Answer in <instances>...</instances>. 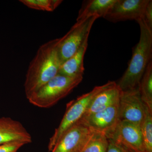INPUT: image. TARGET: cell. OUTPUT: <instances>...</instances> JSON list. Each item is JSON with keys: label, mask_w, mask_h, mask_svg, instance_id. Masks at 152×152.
<instances>
[{"label": "cell", "mask_w": 152, "mask_h": 152, "mask_svg": "<svg viewBox=\"0 0 152 152\" xmlns=\"http://www.w3.org/2000/svg\"><path fill=\"white\" fill-rule=\"evenodd\" d=\"M116 0H88L84 1L79 10L76 21L90 17L104 18Z\"/></svg>", "instance_id": "obj_14"}, {"label": "cell", "mask_w": 152, "mask_h": 152, "mask_svg": "<svg viewBox=\"0 0 152 152\" xmlns=\"http://www.w3.org/2000/svg\"><path fill=\"white\" fill-rule=\"evenodd\" d=\"M83 76L70 77L58 74L27 98L33 105L48 108L66 96L82 81Z\"/></svg>", "instance_id": "obj_3"}, {"label": "cell", "mask_w": 152, "mask_h": 152, "mask_svg": "<svg viewBox=\"0 0 152 152\" xmlns=\"http://www.w3.org/2000/svg\"><path fill=\"white\" fill-rule=\"evenodd\" d=\"M121 92V90L117 86L116 83L114 82L111 85L95 96L83 118L101 111L118 102Z\"/></svg>", "instance_id": "obj_12"}, {"label": "cell", "mask_w": 152, "mask_h": 152, "mask_svg": "<svg viewBox=\"0 0 152 152\" xmlns=\"http://www.w3.org/2000/svg\"><path fill=\"white\" fill-rule=\"evenodd\" d=\"M140 129L145 151L152 152V112L146 105Z\"/></svg>", "instance_id": "obj_17"}, {"label": "cell", "mask_w": 152, "mask_h": 152, "mask_svg": "<svg viewBox=\"0 0 152 152\" xmlns=\"http://www.w3.org/2000/svg\"><path fill=\"white\" fill-rule=\"evenodd\" d=\"M114 82L109 81L102 86L95 87L89 92L82 95L67 104L65 113L59 126L55 130L54 133L50 139L48 146L49 152L51 151L63 135L81 119L95 96L111 85Z\"/></svg>", "instance_id": "obj_4"}, {"label": "cell", "mask_w": 152, "mask_h": 152, "mask_svg": "<svg viewBox=\"0 0 152 152\" xmlns=\"http://www.w3.org/2000/svg\"><path fill=\"white\" fill-rule=\"evenodd\" d=\"M135 152H145L140 127L124 121H120L115 130L107 137Z\"/></svg>", "instance_id": "obj_9"}, {"label": "cell", "mask_w": 152, "mask_h": 152, "mask_svg": "<svg viewBox=\"0 0 152 152\" xmlns=\"http://www.w3.org/2000/svg\"></svg>", "instance_id": "obj_22"}, {"label": "cell", "mask_w": 152, "mask_h": 152, "mask_svg": "<svg viewBox=\"0 0 152 152\" xmlns=\"http://www.w3.org/2000/svg\"><path fill=\"white\" fill-rule=\"evenodd\" d=\"M94 131L81 120L61 137L51 152H80Z\"/></svg>", "instance_id": "obj_7"}, {"label": "cell", "mask_w": 152, "mask_h": 152, "mask_svg": "<svg viewBox=\"0 0 152 152\" xmlns=\"http://www.w3.org/2000/svg\"><path fill=\"white\" fill-rule=\"evenodd\" d=\"M22 142H15L0 145V152H17L24 145Z\"/></svg>", "instance_id": "obj_19"}, {"label": "cell", "mask_w": 152, "mask_h": 152, "mask_svg": "<svg viewBox=\"0 0 152 152\" xmlns=\"http://www.w3.org/2000/svg\"><path fill=\"white\" fill-rule=\"evenodd\" d=\"M60 38L53 39L39 47L30 63L24 83L28 98L58 74L62 64L58 46Z\"/></svg>", "instance_id": "obj_1"}, {"label": "cell", "mask_w": 152, "mask_h": 152, "mask_svg": "<svg viewBox=\"0 0 152 152\" xmlns=\"http://www.w3.org/2000/svg\"><path fill=\"white\" fill-rule=\"evenodd\" d=\"M146 105L142 100L139 87L121 91L119 99L118 114L120 121L140 126L145 115Z\"/></svg>", "instance_id": "obj_6"}, {"label": "cell", "mask_w": 152, "mask_h": 152, "mask_svg": "<svg viewBox=\"0 0 152 152\" xmlns=\"http://www.w3.org/2000/svg\"><path fill=\"white\" fill-rule=\"evenodd\" d=\"M137 22L140 30V39L133 50L126 70L116 83L121 91L138 87L147 66L152 61V31L142 19Z\"/></svg>", "instance_id": "obj_2"}, {"label": "cell", "mask_w": 152, "mask_h": 152, "mask_svg": "<svg viewBox=\"0 0 152 152\" xmlns=\"http://www.w3.org/2000/svg\"><path fill=\"white\" fill-rule=\"evenodd\" d=\"M32 137L21 123L8 117L0 118V145L22 142H31Z\"/></svg>", "instance_id": "obj_11"}, {"label": "cell", "mask_w": 152, "mask_h": 152, "mask_svg": "<svg viewBox=\"0 0 152 152\" xmlns=\"http://www.w3.org/2000/svg\"><path fill=\"white\" fill-rule=\"evenodd\" d=\"M98 17L93 16L76 21L69 31L60 38L58 49L62 64L69 59L78 50L87 38Z\"/></svg>", "instance_id": "obj_5"}, {"label": "cell", "mask_w": 152, "mask_h": 152, "mask_svg": "<svg viewBox=\"0 0 152 152\" xmlns=\"http://www.w3.org/2000/svg\"><path fill=\"white\" fill-rule=\"evenodd\" d=\"M108 147L107 152H135L112 140H108Z\"/></svg>", "instance_id": "obj_21"}, {"label": "cell", "mask_w": 152, "mask_h": 152, "mask_svg": "<svg viewBox=\"0 0 152 152\" xmlns=\"http://www.w3.org/2000/svg\"><path fill=\"white\" fill-rule=\"evenodd\" d=\"M108 145L105 135L94 132L80 152H107Z\"/></svg>", "instance_id": "obj_16"}, {"label": "cell", "mask_w": 152, "mask_h": 152, "mask_svg": "<svg viewBox=\"0 0 152 152\" xmlns=\"http://www.w3.org/2000/svg\"><path fill=\"white\" fill-rule=\"evenodd\" d=\"M29 8L37 10L53 12L61 4V0H20Z\"/></svg>", "instance_id": "obj_18"}, {"label": "cell", "mask_w": 152, "mask_h": 152, "mask_svg": "<svg viewBox=\"0 0 152 152\" xmlns=\"http://www.w3.org/2000/svg\"><path fill=\"white\" fill-rule=\"evenodd\" d=\"M149 0H116L104 17L112 23L142 19Z\"/></svg>", "instance_id": "obj_8"}, {"label": "cell", "mask_w": 152, "mask_h": 152, "mask_svg": "<svg viewBox=\"0 0 152 152\" xmlns=\"http://www.w3.org/2000/svg\"><path fill=\"white\" fill-rule=\"evenodd\" d=\"M139 89L142 100L152 112V61L147 66L142 77Z\"/></svg>", "instance_id": "obj_15"}, {"label": "cell", "mask_w": 152, "mask_h": 152, "mask_svg": "<svg viewBox=\"0 0 152 152\" xmlns=\"http://www.w3.org/2000/svg\"><path fill=\"white\" fill-rule=\"evenodd\" d=\"M148 28L152 31V1L149 0L142 19Z\"/></svg>", "instance_id": "obj_20"}, {"label": "cell", "mask_w": 152, "mask_h": 152, "mask_svg": "<svg viewBox=\"0 0 152 152\" xmlns=\"http://www.w3.org/2000/svg\"><path fill=\"white\" fill-rule=\"evenodd\" d=\"M88 38L85 40L72 57L63 63L60 67L59 74L70 77L83 76L85 70L84 59L88 48Z\"/></svg>", "instance_id": "obj_13"}, {"label": "cell", "mask_w": 152, "mask_h": 152, "mask_svg": "<svg viewBox=\"0 0 152 152\" xmlns=\"http://www.w3.org/2000/svg\"><path fill=\"white\" fill-rule=\"evenodd\" d=\"M118 102L103 110L84 117L81 120L91 130L103 134L107 137L114 132L120 121Z\"/></svg>", "instance_id": "obj_10"}]
</instances>
